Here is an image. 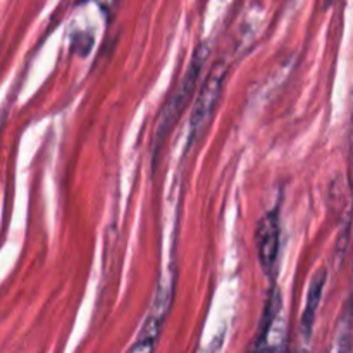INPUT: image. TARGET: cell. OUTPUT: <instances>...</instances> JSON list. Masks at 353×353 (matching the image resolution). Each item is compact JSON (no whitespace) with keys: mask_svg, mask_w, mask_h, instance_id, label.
<instances>
[{"mask_svg":"<svg viewBox=\"0 0 353 353\" xmlns=\"http://www.w3.org/2000/svg\"><path fill=\"white\" fill-rule=\"evenodd\" d=\"M210 48L209 45H199L195 52L192 55V61H190L188 71L185 72L181 81L178 83L176 90L172 92V95L169 97L168 102L164 103L161 110V116H159V124L157 131H155V140H154V152L155 157L161 152L162 145L168 140L169 133H171L172 128L176 126L178 119L181 117V114L185 112L186 103H188L190 97L195 92V86L199 83L200 74H202L203 65L207 64V59H209Z\"/></svg>","mask_w":353,"mask_h":353,"instance_id":"6da1fadb","label":"cell"},{"mask_svg":"<svg viewBox=\"0 0 353 353\" xmlns=\"http://www.w3.org/2000/svg\"><path fill=\"white\" fill-rule=\"evenodd\" d=\"M228 74V65L224 62H219L210 69L207 78L203 79V85L200 88L199 97H196L195 103H193L192 116H190V130H188V140L190 147L200 140L205 130L209 128L210 121H212L214 112L217 109L221 95H223L224 79Z\"/></svg>","mask_w":353,"mask_h":353,"instance_id":"7a4b0ae2","label":"cell"},{"mask_svg":"<svg viewBox=\"0 0 353 353\" xmlns=\"http://www.w3.org/2000/svg\"><path fill=\"white\" fill-rule=\"evenodd\" d=\"M279 217L276 210L264 214L255 230V243H257V255L261 268L268 276L274 272L279 257Z\"/></svg>","mask_w":353,"mask_h":353,"instance_id":"3957f363","label":"cell"},{"mask_svg":"<svg viewBox=\"0 0 353 353\" xmlns=\"http://www.w3.org/2000/svg\"><path fill=\"white\" fill-rule=\"evenodd\" d=\"M326 281H327V271L319 269L317 274L314 276L312 283H310L309 293H307L305 309H303V314H302V333L305 338H309L310 334H312L314 323H316V314H317V309H319L321 299H323Z\"/></svg>","mask_w":353,"mask_h":353,"instance_id":"277c9868","label":"cell"},{"mask_svg":"<svg viewBox=\"0 0 353 353\" xmlns=\"http://www.w3.org/2000/svg\"><path fill=\"white\" fill-rule=\"evenodd\" d=\"M333 353H352V321L348 307L340 323V330H338L336 340L333 345Z\"/></svg>","mask_w":353,"mask_h":353,"instance_id":"5b68a950","label":"cell"},{"mask_svg":"<svg viewBox=\"0 0 353 353\" xmlns=\"http://www.w3.org/2000/svg\"><path fill=\"white\" fill-rule=\"evenodd\" d=\"M221 347H223V336L219 340H214L212 345L209 348H205L203 353H221Z\"/></svg>","mask_w":353,"mask_h":353,"instance_id":"8992f818","label":"cell"}]
</instances>
